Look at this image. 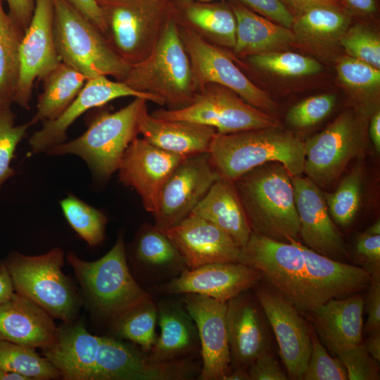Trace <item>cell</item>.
I'll return each instance as SVG.
<instances>
[{"label":"cell","instance_id":"57","mask_svg":"<svg viewBox=\"0 0 380 380\" xmlns=\"http://www.w3.org/2000/svg\"><path fill=\"white\" fill-rule=\"evenodd\" d=\"M0 380H30L27 376L14 372L0 369Z\"/></svg>","mask_w":380,"mask_h":380},{"label":"cell","instance_id":"25","mask_svg":"<svg viewBox=\"0 0 380 380\" xmlns=\"http://www.w3.org/2000/svg\"><path fill=\"white\" fill-rule=\"evenodd\" d=\"M364 298L360 294L332 298L310 312L313 329L333 354L362 343Z\"/></svg>","mask_w":380,"mask_h":380},{"label":"cell","instance_id":"59","mask_svg":"<svg viewBox=\"0 0 380 380\" xmlns=\"http://www.w3.org/2000/svg\"><path fill=\"white\" fill-rule=\"evenodd\" d=\"M191 1H198V2H212L214 1H220V0H191Z\"/></svg>","mask_w":380,"mask_h":380},{"label":"cell","instance_id":"51","mask_svg":"<svg viewBox=\"0 0 380 380\" xmlns=\"http://www.w3.org/2000/svg\"><path fill=\"white\" fill-rule=\"evenodd\" d=\"M281 1L293 17L315 6L341 4L338 0H281Z\"/></svg>","mask_w":380,"mask_h":380},{"label":"cell","instance_id":"12","mask_svg":"<svg viewBox=\"0 0 380 380\" xmlns=\"http://www.w3.org/2000/svg\"><path fill=\"white\" fill-rule=\"evenodd\" d=\"M177 24L198 91L208 84H219L231 89L252 106L275 116L276 103L250 80L220 47L205 41L182 23L177 21Z\"/></svg>","mask_w":380,"mask_h":380},{"label":"cell","instance_id":"20","mask_svg":"<svg viewBox=\"0 0 380 380\" xmlns=\"http://www.w3.org/2000/svg\"><path fill=\"white\" fill-rule=\"evenodd\" d=\"M300 222V238L313 251L341 261L346 248L331 217L323 193L308 177L291 175Z\"/></svg>","mask_w":380,"mask_h":380},{"label":"cell","instance_id":"21","mask_svg":"<svg viewBox=\"0 0 380 380\" xmlns=\"http://www.w3.org/2000/svg\"><path fill=\"white\" fill-rule=\"evenodd\" d=\"M189 269L214 262H239L241 248L224 231L189 214L164 231Z\"/></svg>","mask_w":380,"mask_h":380},{"label":"cell","instance_id":"6","mask_svg":"<svg viewBox=\"0 0 380 380\" xmlns=\"http://www.w3.org/2000/svg\"><path fill=\"white\" fill-rule=\"evenodd\" d=\"M147 101L134 97L116 111L98 114L82 135L54 146L46 153L52 156L76 155L86 162L94 179L107 180L118 170L125 150L139 134V121L147 108Z\"/></svg>","mask_w":380,"mask_h":380},{"label":"cell","instance_id":"14","mask_svg":"<svg viewBox=\"0 0 380 380\" xmlns=\"http://www.w3.org/2000/svg\"><path fill=\"white\" fill-rule=\"evenodd\" d=\"M220 177L208 153L184 158L165 182L153 215L155 227L165 231L187 215Z\"/></svg>","mask_w":380,"mask_h":380},{"label":"cell","instance_id":"30","mask_svg":"<svg viewBox=\"0 0 380 380\" xmlns=\"http://www.w3.org/2000/svg\"><path fill=\"white\" fill-rule=\"evenodd\" d=\"M88 78L71 66L61 62L42 80L36 112L30 120L32 125L58 118L72 102Z\"/></svg>","mask_w":380,"mask_h":380},{"label":"cell","instance_id":"16","mask_svg":"<svg viewBox=\"0 0 380 380\" xmlns=\"http://www.w3.org/2000/svg\"><path fill=\"white\" fill-rule=\"evenodd\" d=\"M262 278L260 271L240 262H214L185 270L153 289L162 294L194 293L227 303L255 287Z\"/></svg>","mask_w":380,"mask_h":380},{"label":"cell","instance_id":"37","mask_svg":"<svg viewBox=\"0 0 380 380\" xmlns=\"http://www.w3.org/2000/svg\"><path fill=\"white\" fill-rule=\"evenodd\" d=\"M363 172L361 167L351 170L333 193H323L329 213L335 224L348 227L354 220L361 202Z\"/></svg>","mask_w":380,"mask_h":380},{"label":"cell","instance_id":"32","mask_svg":"<svg viewBox=\"0 0 380 380\" xmlns=\"http://www.w3.org/2000/svg\"><path fill=\"white\" fill-rule=\"evenodd\" d=\"M350 23L348 10L341 5H319L295 15L291 30L296 41L322 45L340 39Z\"/></svg>","mask_w":380,"mask_h":380},{"label":"cell","instance_id":"61","mask_svg":"<svg viewBox=\"0 0 380 380\" xmlns=\"http://www.w3.org/2000/svg\"><path fill=\"white\" fill-rule=\"evenodd\" d=\"M1 108V107H0Z\"/></svg>","mask_w":380,"mask_h":380},{"label":"cell","instance_id":"45","mask_svg":"<svg viewBox=\"0 0 380 380\" xmlns=\"http://www.w3.org/2000/svg\"><path fill=\"white\" fill-rule=\"evenodd\" d=\"M355 251L357 260L369 272L371 281H380V235L363 232L356 240Z\"/></svg>","mask_w":380,"mask_h":380},{"label":"cell","instance_id":"23","mask_svg":"<svg viewBox=\"0 0 380 380\" xmlns=\"http://www.w3.org/2000/svg\"><path fill=\"white\" fill-rule=\"evenodd\" d=\"M57 327L46 311L15 291L0 303V341L44 349L55 340Z\"/></svg>","mask_w":380,"mask_h":380},{"label":"cell","instance_id":"40","mask_svg":"<svg viewBox=\"0 0 380 380\" xmlns=\"http://www.w3.org/2000/svg\"><path fill=\"white\" fill-rule=\"evenodd\" d=\"M339 40L349 56L380 68V39L372 30L356 25L348 27Z\"/></svg>","mask_w":380,"mask_h":380},{"label":"cell","instance_id":"48","mask_svg":"<svg viewBox=\"0 0 380 380\" xmlns=\"http://www.w3.org/2000/svg\"><path fill=\"white\" fill-rule=\"evenodd\" d=\"M364 300L367 318L363 327L364 332L369 334L380 330V281H371Z\"/></svg>","mask_w":380,"mask_h":380},{"label":"cell","instance_id":"54","mask_svg":"<svg viewBox=\"0 0 380 380\" xmlns=\"http://www.w3.org/2000/svg\"><path fill=\"white\" fill-rule=\"evenodd\" d=\"M369 135L376 151L380 152V111L376 110L372 115L369 126Z\"/></svg>","mask_w":380,"mask_h":380},{"label":"cell","instance_id":"35","mask_svg":"<svg viewBox=\"0 0 380 380\" xmlns=\"http://www.w3.org/2000/svg\"><path fill=\"white\" fill-rule=\"evenodd\" d=\"M0 369L17 372L30 380L62 379L59 370L35 348L0 341Z\"/></svg>","mask_w":380,"mask_h":380},{"label":"cell","instance_id":"56","mask_svg":"<svg viewBox=\"0 0 380 380\" xmlns=\"http://www.w3.org/2000/svg\"><path fill=\"white\" fill-rule=\"evenodd\" d=\"M223 380H251V379L247 368L235 367L231 369Z\"/></svg>","mask_w":380,"mask_h":380},{"label":"cell","instance_id":"1","mask_svg":"<svg viewBox=\"0 0 380 380\" xmlns=\"http://www.w3.org/2000/svg\"><path fill=\"white\" fill-rule=\"evenodd\" d=\"M239 262L260 271L268 284L302 312L364 291L371 283L362 267L319 254L299 241L281 242L253 232L241 248Z\"/></svg>","mask_w":380,"mask_h":380},{"label":"cell","instance_id":"53","mask_svg":"<svg viewBox=\"0 0 380 380\" xmlns=\"http://www.w3.org/2000/svg\"><path fill=\"white\" fill-rule=\"evenodd\" d=\"M15 292L5 260H0V303L8 299Z\"/></svg>","mask_w":380,"mask_h":380},{"label":"cell","instance_id":"24","mask_svg":"<svg viewBox=\"0 0 380 380\" xmlns=\"http://www.w3.org/2000/svg\"><path fill=\"white\" fill-rule=\"evenodd\" d=\"M160 335L148 357L154 362L196 359L201 356L196 325L183 302L163 299L156 303Z\"/></svg>","mask_w":380,"mask_h":380},{"label":"cell","instance_id":"58","mask_svg":"<svg viewBox=\"0 0 380 380\" xmlns=\"http://www.w3.org/2000/svg\"><path fill=\"white\" fill-rule=\"evenodd\" d=\"M368 234L372 235H380V222L378 220L371 227H369L366 231Z\"/></svg>","mask_w":380,"mask_h":380},{"label":"cell","instance_id":"39","mask_svg":"<svg viewBox=\"0 0 380 380\" xmlns=\"http://www.w3.org/2000/svg\"><path fill=\"white\" fill-rule=\"evenodd\" d=\"M30 126V121L15 125L11 106L0 108V191L4 184L15 175L11 164L18 145Z\"/></svg>","mask_w":380,"mask_h":380},{"label":"cell","instance_id":"9","mask_svg":"<svg viewBox=\"0 0 380 380\" xmlns=\"http://www.w3.org/2000/svg\"><path fill=\"white\" fill-rule=\"evenodd\" d=\"M106 39L130 65L147 58L160 39L169 15L165 0H98Z\"/></svg>","mask_w":380,"mask_h":380},{"label":"cell","instance_id":"46","mask_svg":"<svg viewBox=\"0 0 380 380\" xmlns=\"http://www.w3.org/2000/svg\"><path fill=\"white\" fill-rule=\"evenodd\" d=\"M251 11L291 29L294 17L281 0H236Z\"/></svg>","mask_w":380,"mask_h":380},{"label":"cell","instance_id":"29","mask_svg":"<svg viewBox=\"0 0 380 380\" xmlns=\"http://www.w3.org/2000/svg\"><path fill=\"white\" fill-rule=\"evenodd\" d=\"M236 18V42L233 49L248 57L285 49L296 42L291 29L280 25L248 8L236 0L230 4Z\"/></svg>","mask_w":380,"mask_h":380},{"label":"cell","instance_id":"49","mask_svg":"<svg viewBox=\"0 0 380 380\" xmlns=\"http://www.w3.org/2000/svg\"><path fill=\"white\" fill-rule=\"evenodd\" d=\"M8 6V15L24 34L29 26L34 9V0H6Z\"/></svg>","mask_w":380,"mask_h":380},{"label":"cell","instance_id":"17","mask_svg":"<svg viewBox=\"0 0 380 380\" xmlns=\"http://www.w3.org/2000/svg\"><path fill=\"white\" fill-rule=\"evenodd\" d=\"M127 96L140 97L164 106L158 98L137 91L123 82L113 81L104 75L89 78L68 107L56 119L43 121L42 127L30 137L31 153L46 152L51 147L65 142L68 128L85 112Z\"/></svg>","mask_w":380,"mask_h":380},{"label":"cell","instance_id":"10","mask_svg":"<svg viewBox=\"0 0 380 380\" xmlns=\"http://www.w3.org/2000/svg\"><path fill=\"white\" fill-rule=\"evenodd\" d=\"M151 115L207 125L218 134L279 127L275 116L252 106L231 89L216 84H208L198 90L192 101L183 108H160Z\"/></svg>","mask_w":380,"mask_h":380},{"label":"cell","instance_id":"41","mask_svg":"<svg viewBox=\"0 0 380 380\" xmlns=\"http://www.w3.org/2000/svg\"><path fill=\"white\" fill-rule=\"evenodd\" d=\"M312 350L303 374L304 380H346V369L338 358L329 355L313 327H310Z\"/></svg>","mask_w":380,"mask_h":380},{"label":"cell","instance_id":"33","mask_svg":"<svg viewBox=\"0 0 380 380\" xmlns=\"http://www.w3.org/2000/svg\"><path fill=\"white\" fill-rule=\"evenodd\" d=\"M157 304L153 298L125 310L110 322L113 334L148 353L157 339Z\"/></svg>","mask_w":380,"mask_h":380},{"label":"cell","instance_id":"34","mask_svg":"<svg viewBox=\"0 0 380 380\" xmlns=\"http://www.w3.org/2000/svg\"><path fill=\"white\" fill-rule=\"evenodd\" d=\"M23 36L0 0V107L11 106L13 103Z\"/></svg>","mask_w":380,"mask_h":380},{"label":"cell","instance_id":"18","mask_svg":"<svg viewBox=\"0 0 380 380\" xmlns=\"http://www.w3.org/2000/svg\"><path fill=\"white\" fill-rule=\"evenodd\" d=\"M186 157L163 150L137 137L121 159L118 170L119 179L137 191L144 208L154 215L165 182Z\"/></svg>","mask_w":380,"mask_h":380},{"label":"cell","instance_id":"52","mask_svg":"<svg viewBox=\"0 0 380 380\" xmlns=\"http://www.w3.org/2000/svg\"><path fill=\"white\" fill-rule=\"evenodd\" d=\"M347 10L362 15L374 13L376 10V0H342Z\"/></svg>","mask_w":380,"mask_h":380},{"label":"cell","instance_id":"31","mask_svg":"<svg viewBox=\"0 0 380 380\" xmlns=\"http://www.w3.org/2000/svg\"><path fill=\"white\" fill-rule=\"evenodd\" d=\"M177 21L218 47L235 46L236 22L230 6L189 1L184 7L183 21Z\"/></svg>","mask_w":380,"mask_h":380},{"label":"cell","instance_id":"19","mask_svg":"<svg viewBox=\"0 0 380 380\" xmlns=\"http://www.w3.org/2000/svg\"><path fill=\"white\" fill-rule=\"evenodd\" d=\"M182 302L198 334L202 363L198 379L223 380L231 370L227 303L194 293L183 294Z\"/></svg>","mask_w":380,"mask_h":380},{"label":"cell","instance_id":"13","mask_svg":"<svg viewBox=\"0 0 380 380\" xmlns=\"http://www.w3.org/2000/svg\"><path fill=\"white\" fill-rule=\"evenodd\" d=\"M53 0H34L30 23L20 42L19 75L13 103L29 109L34 83L62 61L53 36Z\"/></svg>","mask_w":380,"mask_h":380},{"label":"cell","instance_id":"3","mask_svg":"<svg viewBox=\"0 0 380 380\" xmlns=\"http://www.w3.org/2000/svg\"><path fill=\"white\" fill-rule=\"evenodd\" d=\"M208 153L220 176L233 182L270 162L281 163L291 175L304 171V141L279 127L216 133Z\"/></svg>","mask_w":380,"mask_h":380},{"label":"cell","instance_id":"38","mask_svg":"<svg viewBox=\"0 0 380 380\" xmlns=\"http://www.w3.org/2000/svg\"><path fill=\"white\" fill-rule=\"evenodd\" d=\"M254 68L275 75L299 77L319 72L320 63L316 60L289 51H272L246 57Z\"/></svg>","mask_w":380,"mask_h":380},{"label":"cell","instance_id":"44","mask_svg":"<svg viewBox=\"0 0 380 380\" xmlns=\"http://www.w3.org/2000/svg\"><path fill=\"white\" fill-rule=\"evenodd\" d=\"M343 364L350 380L379 379L378 360L372 357L362 342L339 350L335 354Z\"/></svg>","mask_w":380,"mask_h":380},{"label":"cell","instance_id":"22","mask_svg":"<svg viewBox=\"0 0 380 380\" xmlns=\"http://www.w3.org/2000/svg\"><path fill=\"white\" fill-rule=\"evenodd\" d=\"M261 310L256 297L248 293V290L227 302L226 322L231 369H248L260 355L270 351L265 315Z\"/></svg>","mask_w":380,"mask_h":380},{"label":"cell","instance_id":"11","mask_svg":"<svg viewBox=\"0 0 380 380\" xmlns=\"http://www.w3.org/2000/svg\"><path fill=\"white\" fill-rule=\"evenodd\" d=\"M366 148L362 118L352 111L337 117L323 131L304 142V171L319 188L333 184L350 162Z\"/></svg>","mask_w":380,"mask_h":380},{"label":"cell","instance_id":"43","mask_svg":"<svg viewBox=\"0 0 380 380\" xmlns=\"http://www.w3.org/2000/svg\"><path fill=\"white\" fill-rule=\"evenodd\" d=\"M336 101L334 94H322L309 97L292 106L286 114V121L297 129L313 126L325 118Z\"/></svg>","mask_w":380,"mask_h":380},{"label":"cell","instance_id":"47","mask_svg":"<svg viewBox=\"0 0 380 380\" xmlns=\"http://www.w3.org/2000/svg\"><path fill=\"white\" fill-rule=\"evenodd\" d=\"M251 380H286L288 376L270 353L264 352L248 367Z\"/></svg>","mask_w":380,"mask_h":380},{"label":"cell","instance_id":"42","mask_svg":"<svg viewBox=\"0 0 380 380\" xmlns=\"http://www.w3.org/2000/svg\"><path fill=\"white\" fill-rule=\"evenodd\" d=\"M339 80L355 91L368 94L380 85V70L350 56L341 58L337 64Z\"/></svg>","mask_w":380,"mask_h":380},{"label":"cell","instance_id":"7","mask_svg":"<svg viewBox=\"0 0 380 380\" xmlns=\"http://www.w3.org/2000/svg\"><path fill=\"white\" fill-rule=\"evenodd\" d=\"M16 293L33 301L51 317L72 322L82 303L72 279L62 267L58 247L38 255L11 252L4 260Z\"/></svg>","mask_w":380,"mask_h":380},{"label":"cell","instance_id":"36","mask_svg":"<svg viewBox=\"0 0 380 380\" xmlns=\"http://www.w3.org/2000/svg\"><path fill=\"white\" fill-rule=\"evenodd\" d=\"M59 203L68 224L81 239L93 247L102 243L108 220L101 210L72 194Z\"/></svg>","mask_w":380,"mask_h":380},{"label":"cell","instance_id":"5","mask_svg":"<svg viewBox=\"0 0 380 380\" xmlns=\"http://www.w3.org/2000/svg\"><path fill=\"white\" fill-rule=\"evenodd\" d=\"M122 82L137 91L158 98L167 109H179L192 101L198 89L175 16L150 55L132 65Z\"/></svg>","mask_w":380,"mask_h":380},{"label":"cell","instance_id":"27","mask_svg":"<svg viewBox=\"0 0 380 380\" xmlns=\"http://www.w3.org/2000/svg\"><path fill=\"white\" fill-rule=\"evenodd\" d=\"M139 133L149 143L183 156L208 153L217 131L209 126L184 120L153 117L146 108L139 121Z\"/></svg>","mask_w":380,"mask_h":380},{"label":"cell","instance_id":"26","mask_svg":"<svg viewBox=\"0 0 380 380\" xmlns=\"http://www.w3.org/2000/svg\"><path fill=\"white\" fill-rule=\"evenodd\" d=\"M131 261L140 279L149 283L167 281L189 269L165 233L155 226H144L139 232Z\"/></svg>","mask_w":380,"mask_h":380},{"label":"cell","instance_id":"15","mask_svg":"<svg viewBox=\"0 0 380 380\" xmlns=\"http://www.w3.org/2000/svg\"><path fill=\"white\" fill-rule=\"evenodd\" d=\"M256 286L255 297L275 335L287 376L302 380L312 350L310 327L299 311L269 284Z\"/></svg>","mask_w":380,"mask_h":380},{"label":"cell","instance_id":"55","mask_svg":"<svg viewBox=\"0 0 380 380\" xmlns=\"http://www.w3.org/2000/svg\"><path fill=\"white\" fill-rule=\"evenodd\" d=\"M362 343L369 354L375 360H380V330L372 332Z\"/></svg>","mask_w":380,"mask_h":380},{"label":"cell","instance_id":"8","mask_svg":"<svg viewBox=\"0 0 380 380\" xmlns=\"http://www.w3.org/2000/svg\"><path fill=\"white\" fill-rule=\"evenodd\" d=\"M53 36L61 61L88 79L104 75L122 82L131 65L102 32L65 0H53Z\"/></svg>","mask_w":380,"mask_h":380},{"label":"cell","instance_id":"28","mask_svg":"<svg viewBox=\"0 0 380 380\" xmlns=\"http://www.w3.org/2000/svg\"><path fill=\"white\" fill-rule=\"evenodd\" d=\"M191 214L224 231L240 248L246 244L253 232L234 182L221 177Z\"/></svg>","mask_w":380,"mask_h":380},{"label":"cell","instance_id":"4","mask_svg":"<svg viewBox=\"0 0 380 380\" xmlns=\"http://www.w3.org/2000/svg\"><path fill=\"white\" fill-rule=\"evenodd\" d=\"M66 259L89 310L103 320L110 322L129 308L153 298L131 272L122 233L111 249L96 260H84L72 251Z\"/></svg>","mask_w":380,"mask_h":380},{"label":"cell","instance_id":"60","mask_svg":"<svg viewBox=\"0 0 380 380\" xmlns=\"http://www.w3.org/2000/svg\"><path fill=\"white\" fill-rule=\"evenodd\" d=\"M341 4H343L342 3V0H338Z\"/></svg>","mask_w":380,"mask_h":380},{"label":"cell","instance_id":"2","mask_svg":"<svg viewBox=\"0 0 380 380\" xmlns=\"http://www.w3.org/2000/svg\"><path fill=\"white\" fill-rule=\"evenodd\" d=\"M253 232L278 241L300 239L291 175L279 162L258 166L234 182Z\"/></svg>","mask_w":380,"mask_h":380},{"label":"cell","instance_id":"50","mask_svg":"<svg viewBox=\"0 0 380 380\" xmlns=\"http://www.w3.org/2000/svg\"><path fill=\"white\" fill-rule=\"evenodd\" d=\"M91 21L106 37V26L98 0H65Z\"/></svg>","mask_w":380,"mask_h":380}]
</instances>
